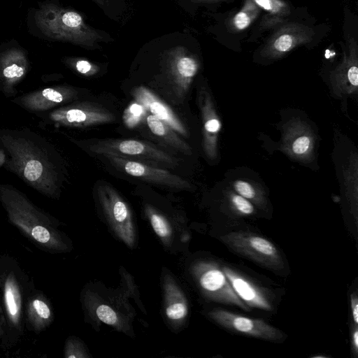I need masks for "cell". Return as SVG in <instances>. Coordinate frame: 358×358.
I'll list each match as a JSON object with an SVG mask.
<instances>
[{"label":"cell","mask_w":358,"mask_h":358,"mask_svg":"<svg viewBox=\"0 0 358 358\" xmlns=\"http://www.w3.org/2000/svg\"><path fill=\"white\" fill-rule=\"evenodd\" d=\"M0 150L7 171L43 195L59 198L65 178L64 165L45 138L27 127L0 128Z\"/></svg>","instance_id":"obj_1"},{"label":"cell","mask_w":358,"mask_h":358,"mask_svg":"<svg viewBox=\"0 0 358 358\" xmlns=\"http://www.w3.org/2000/svg\"><path fill=\"white\" fill-rule=\"evenodd\" d=\"M36 23L48 38L92 46L102 36L89 27L77 12L52 3H43L35 13Z\"/></svg>","instance_id":"obj_2"},{"label":"cell","mask_w":358,"mask_h":358,"mask_svg":"<svg viewBox=\"0 0 358 358\" xmlns=\"http://www.w3.org/2000/svg\"><path fill=\"white\" fill-rule=\"evenodd\" d=\"M0 202L10 221L41 245L50 247L53 241L50 217L36 206L17 188L0 182Z\"/></svg>","instance_id":"obj_3"},{"label":"cell","mask_w":358,"mask_h":358,"mask_svg":"<svg viewBox=\"0 0 358 358\" xmlns=\"http://www.w3.org/2000/svg\"><path fill=\"white\" fill-rule=\"evenodd\" d=\"M231 250L272 271L284 269L278 248L267 238L249 231H231L220 237Z\"/></svg>","instance_id":"obj_4"},{"label":"cell","mask_w":358,"mask_h":358,"mask_svg":"<svg viewBox=\"0 0 358 358\" xmlns=\"http://www.w3.org/2000/svg\"><path fill=\"white\" fill-rule=\"evenodd\" d=\"M72 141L96 154H113L124 157H136L142 162H155L169 166L177 165V159L155 145L145 141L130 139H99Z\"/></svg>","instance_id":"obj_5"},{"label":"cell","mask_w":358,"mask_h":358,"mask_svg":"<svg viewBox=\"0 0 358 358\" xmlns=\"http://www.w3.org/2000/svg\"><path fill=\"white\" fill-rule=\"evenodd\" d=\"M44 125L55 127H87L115 120L106 108L89 102H71L49 111L36 114Z\"/></svg>","instance_id":"obj_6"},{"label":"cell","mask_w":358,"mask_h":358,"mask_svg":"<svg viewBox=\"0 0 358 358\" xmlns=\"http://www.w3.org/2000/svg\"><path fill=\"white\" fill-rule=\"evenodd\" d=\"M193 273L202 293L209 299L236 306L245 311L251 310L236 294L218 264L208 261L199 262L193 267Z\"/></svg>","instance_id":"obj_7"},{"label":"cell","mask_w":358,"mask_h":358,"mask_svg":"<svg viewBox=\"0 0 358 358\" xmlns=\"http://www.w3.org/2000/svg\"><path fill=\"white\" fill-rule=\"evenodd\" d=\"M97 196L110 226L129 247L136 241V230L131 212L116 190L107 184H99Z\"/></svg>","instance_id":"obj_8"},{"label":"cell","mask_w":358,"mask_h":358,"mask_svg":"<svg viewBox=\"0 0 358 358\" xmlns=\"http://www.w3.org/2000/svg\"><path fill=\"white\" fill-rule=\"evenodd\" d=\"M208 315L220 326L247 336L271 342H279L285 337L282 331L262 319L245 317L223 309L213 310Z\"/></svg>","instance_id":"obj_9"},{"label":"cell","mask_w":358,"mask_h":358,"mask_svg":"<svg viewBox=\"0 0 358 358\" xmlns=\"http://www.w3.org/2000/svg\"><path fill=\"white\" fill-rule=\"evenodd\" d=\"M79 92L69 85H56L41 88L15 96L11 102L23 109L38 113L51 110L75 101Z\"/></svg>","instance_id":"obj_10"},{"label":"cell","mask_w":358,"mask_h":358,"mask_svg":"<svg viewBox=\"0 0 358 358\" xmlns=\"http://www.w3.org/2000/svg\"><path fill=\"white\" fill-rule=\"evenodd\" d=\"M102 155L117 169L131 176L173 188L187 189L191 187L188 181L166 170L117 155L104 154Z\"/></svg>","instance_id":"obj_11"},{"label":"cell","mask_w":358,"mask_h":358,"mask_svg":"<svg viewBox=\"0 0 358 358\" xmlns=\"http://www.w3.org/2000/svg\"><path fill=\"white\" fill-rule=\"evenodd\" d=\"M315 35L314 30L299 22L284 23L276 28L264 44L262 53L271 58L280 57L296 47L308 44Z\"/></svg>","instance_id":"obj_12"},{"label":"cell","mask_w":358,"mask_h":358,"mask_svg":"<svg viewBox=\"0 0 358 358\" xmlns=\"http://www.w3.org/2000/svg\"><path fill=\"white\" fill-rule=\"evenodd\" d=\"M29 62L25 52L11 48L0 53V92L6 98H14L16 87L29 71Z\"/></svg>","instance_id":"obj_13"},{"label":"cell","mask_w":358,"mask_h":358,"mask_svg":"<svg viewBox=\"0 0 358 358\" xmlns=\"http://www.w3.org/2000/svg\"><path fill=\"white\" fill-rule=\"evenodd\" d=\"M222 268L236 294L249 308L273 310L272 298L266 289L229 266H222Z\"/></svg>","instance_id":"obj_14"},{"label":"cell","mask_w":358,"mask_h":358,"mask_svg":"<svg viewBox=\"0 0 358 358\" xmlns=\"http://www.w3.org/2000/svg\"><path fill=\"white\" fill-rule=\"evenodd\" d=\"M197 59L185 48H173L168 54V69L171 80L180 94L188 89L199 69Z\"/></svg>","instance_id":"obj_15"},{"label":"cell","mask_w":358,"mask_h":358,"mask_svg":"<svg viewBox=\"0 0 358 358\" xmlns=\"http://www.w3.org/2000/svg\"><path fill=\"white\" fill-rule=\"evenodd\" d=\"M133 95L136 102L150 110L152 115L165 122L175 131L183 136H187L186 128L177 115L149 90L144 87H137L133 92Z\"/></svg>","instance_id":"obj_16"},{"label":"cell","mask_w":358,"mask_h":358,"mask_svg":"<svg viewBox=\"0 0 358 358\" xmlns=\"http://www.w3.org/2000/svg\"><path fill=\"white\" fill-rule=\"evenodd\" d=\"M265 12L259 28L268 30L278 28L285 23L291 14L290 5L283 0H252Z\"/></svg>","instance_id":"obj_17"},{"label":"cell","mask_w":358,"mask_h":358,"mask_svg":"<svg viewBox=\"0 0 358 358\" xmlns=\"http://www.w3.org/2000/svg\"><path fill=\"white\" fill-rule=\"evenodd\" d=\"M165 314L173 322H180L188 313L187 300L182 291L171 278L164 280Z\"/></svg>","instance_id":"obj_18"},{"label":"cell","mask_w":358,"mask_h":358,"mask_svg":"<svg viewBox=\"0 0 358 358\" xmlns=\"http://www.w3.org/2000/svg\"><path fill=\"white\" fill-rule=\"evenodd\" d=\"M147 124L151 132L156 136L162 139L178 151L185 155H190L191 148L184 141L180 138L175 131L168 124L153 115L146 117Z\"/></svg>","instance_id":"obj_19"},{"label":"cell","mask_w":358,"mask_h":358,"mask_svg":"<svg viewBox=\"0 0 358 358\" xmlns=\"http://www.w3.org/2000/svg\"><path fill=\"white\" fill-rule=\"evenodd\" d=\"M261 11L252 0H245L241 9L231 20L232 28L238 31L247 29L259 17Z\"/></svg>","instance_id":"obj_20"},{"label":"cell","mask_w":358,"mask_h":358,"mask_svg":"<svg viewBox=\"0 0 358 358\" xmlns=\"http://www.w3.org/2000/svg\"><path fill=\"white\" fill-rule=\"evenodd\" d=\"M201 110L204 120L205 148L206 152L210 153V142L213 136L220 131L221 124L212 111L209 101L205 102Z\"/></svg>","instance_id":"obj_21"},{"label":"cell","mask_w":358,"mask_h":358,"mask_svg":"<svg viewBox=\"0 0 358 358\" xmlns=\"http://www.w3.org/2000/svg\"><path fill=\"white\" fill-rule=\"evenodd\" d=\"M145 212L155 232L163 241H169L172 235V229L166 219L149 206L146 207Z\"/></svg>","instance_id":"obj_22"},{"label":"cell","mask_w":358,"mask_h":358,"mask_svg":"<svg viewBox=\"0 0 358 358\" xmlns=\"http://www.w3.org/2000/svg\"><path fill=\"white\" fill-rule=\"evenodd\" d=\"M146 114V109L138 102L130 104L124 110L123 121L129 128L138 125Z\"/></svg>","instance_id":"obj_23"},{"label":"cell","mask_w":358,"mask_h":358,"mask_svg":"<svg viewBox=\"0 0 358 358\" xmlns=\"http://www.w3.org/2000/svg\"><path fill=\"white\" fill-rule=\"evenodd\" d=\"M66 63L78 73L87 76L94 75L99 71L97 66L83 59H67Z\"/></svg>","instance_id":"obj_24"},{"label":"cell","mask_w":358,"mask_h":358,"mask_svg":"<svg viewBox=\"0 0 358 358\" xmlns=\"http://www.w3.org/2000/svg\"><path fill=\"white\" fill-rule=\"evenodd\" d=\"M231 203L234 210L241 215H250L255 212L253 205L239 194H233L231 197Z\"/></svg>","instance_id":"obj_25"},{"label":"cell","mask_w":358,"mask_h":358,"mask_svg":"<svg viewBox=\"0 0 358 358\" xmlns=\"http://www.w3.org/2000/svg\"><path fill=\"white\" fill-rule=\"evenodd\" d=\"M5 299L8 314L10 315L13 321L15 322L19 314V308L15 291L10 284L7 285L5 290Z\"/></svg>","instance_id":"obj_26"},{"label":"cell","mask_w":358,"mask_h":358,"mask_svg":"<svg viewBox=\"0 0 358 358\" xmlns=\"http://www.w3.org/2000/svg\"><path fill=\"white\" fill-rule=\"evenodd\" d=\"M96 315L105 324L116 326L119 324V318L116 313L109 306L102 304L97 307Z\"/></svg>","instance_id":"obj_27"},{"label":"cell","mask_w":358,"mask_h":358,"mask_svg":"<svg viewBox=\"0 0 358 358\" xmlns=\"http://www.w3.org/2000/svg\"><path fill=\"white\" fill-rule=\"evenodd\" d=\"M234 188L239 195L247 199H254L256 196L255 189L248 182L238 180L234 183Z\"/></svg>","instance_id":"obj_28"},{"label":"cell","mask_w":358,"mask_h":358,"mask_svg":"<svg viewBox=\"0 0 358 358\" xmlns=\"http://www.w3.org/2000/svg\"><path fill=\"white\" fill-rule=\"evenodd\" d=\"M35 313L38 317L43 320H48L50 317L51 312L48 306L43 301L34 299L32 302Z\"/></svg>","instance_id":"obj_29"},{"label":"cell","mask_w":358,"mask_h":358,"mask_svg":"<svg viewBox=\"0 0 358 358\" xmlns=\"http://www.w3.org/2000/svg\"><path fill=\"white\" fill-rule=\"evenodd\" d=\"M310 144V138L303 136L296 139L292 145V150L295 154L302 155L308 151Z\"/></svg>","instance_id":"obj_30"},{"label":"cell","mask_w":358,"mask_h":358,"mask_svg":"<svg viewBox=\"0 0 358 358\" xmlns=\"http://www.w3.org/2000/svg\"><path fill=\"white\" fill-rule=\"evenodd\" d=\"M350 303L353 324L358 325V296L357 292L350 294Z\"/></svg>","instance_id":"obj_31"},{"label":"cell","mask_w":358,"mask_h":358,"mask_svg":"<svg viewBox=\"0 0 358 358\" xmlns=\"http://www.w3.org/2000/svg\"><path fill=\"white\" fill-rule=\"evenodd\" d=\"M351 350L355 358L358 356V325L352 327L350 333Z\"/></svg>","instance_id":"obj_32"},{"label":"cell","mask_w":358,"mask_h":358,"mask_svg":"<svg viewBox=\"0 0 358 358\" xmlns=\"http://www.w3.org/2000/svg\"><path fill=\"white\" fill-rule=\"evenodd\" d=\"M194 1H199V2H216L220 1H224V0H192Z\"/></svg>","instance_id":"obj_33"},{"label":"cell","mask_w":358,"mask_h":358,"mask_svg":"<svg viewBox=\"0 0 358 358\" xmlns=\"http://www.w3.org/2000/svg\"><path fill=\"white\" fill-rule=\"evenodd\" d=\"M95 1H97V2H99V3H101V4H103V0H95Z\"/></svg>","instance_id":"obj_34"}]
</instances>
